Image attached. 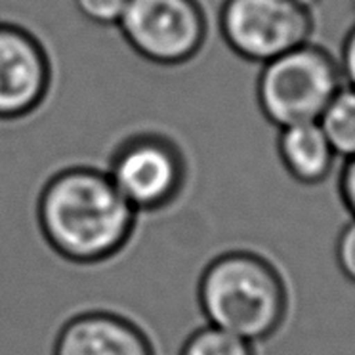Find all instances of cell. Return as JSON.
<instances>
[{
    "label": "cell",
    "mask_w": 355,
    "mask_h": 355,
    "mask_svg": "<svg viewBox=\"0 0 355 355\" xmlns=\"http://www.w3.org/2000/svg\"><path fill=\"white\" fill-rule=\"evenodd\" d=\"M35 214L48 247L63 260L83 266L123 250L138 220L107 170L92 166L54 174L40 191Z\"/></svg>",
    "instance_id": "obj_1"
},
{
    "label": "cell",
    "mask_w": 355,
    "mask_h": 355,
    "mask_svg": "<svg viewBox=\"0 0 355 355\" xmlns=\"http://www.w3.org/2000/svg\"><path fill=\"white\" fill-rule=\"evenodd\" d=\"M197 294L209 324L252 344L279 331L288 306L277 268L250 250L216 256L202 271Z\"/></svg>",
    "instance_id": "obj_2"
},
{
    "label": "cell",
    "mask_w": 355,
    "mask_h": 355,
    "mask_svg": "<svg viewBox=\"0 0 355 355\" xmlns=\"http://www.w3.org/2000/svg\"><path fill=\"white\" fill-rule=\"evenodd\" d=\"M342 86L338 60L309 40L260 65L256 103L263 119L277 128L317 123Z\"/></svg>",
    "instance_id": "obj_3"
},
{
    "label": "cell",
    "mask_w": 355,
    "mask_h": 355,
    "mask_svg": "<svg viewBox=\"0 0 355 355\" xmlns=\"http://www.w3.org/2000/svg\"><path fill=\"white\" fill-rule=\"evenodd\" d=\"M216 25L201 0H128L116 27L141 58L174 65L199 54Z\"/></svg>",
    "instance_id": "obj_4"
},
{
    "label": "cell",
    "mask_w": 355,
    "mask_h": 355,
    "mask_svg": "<svg viewBox=\"0 0 355 355\" xmlns=\"http://www.w3.org/2000/svg\"><path fill=\"white\" fill-rule=\"evenodd\" d=\"M218 31L239 60L263 65L309 42L313 16L294 0H222Z\"/></svg>",
    "instance_id": "obj_5"
},
{
    "label": "cell",
    "mask_w": 355,
    "mask_h": 355,
    "mask_svg": "<svg viewBox=\"0 0 355 355\" xmlns=\"http://www.w3.org/2000/svg\"><path fill=\"white\" fill-rule=\"evenodd\" d=\"M191 159L176 141L157 134L128 139L109 162L107 174L136 212L170 207L186 189Z\"/></svg>",
    "instance_id": "obj_6"
},
{
    "label": "cell",
    "mask_w": 355,
    "mask_h": 355,
    "mask_svg": "<svg viewBox=\"0 0 355 355\" xmlns=\"http://www.w3.org/2000/svg\"><path fill=\"white\" fill-rule=\"evenodd\" d=\"M50 62L40 40L14 24H0V119L29 113L44 100Z\"/></svg>",
    "instance_id": "obj_7"
},
{
    "label": "cell",
    "mask_w": 355,
    "mask_h": 355,
    "mask_svg": "<svg viewBox=\"0 0 355 355\" xmlns=\"http://www.w3.org/2000/svg\"><path fill=\"white\" fill-rule=\"evenodd\" d=\"M54 355H153L139 327L111 311H85L58 332Z\"/></svg>",
    "instance_id": "obj_8"
},
{
    "label": "cell",
    "mask_w": 355,
    "mask_h": 355,
    "mask_svg": "<svg viewBox=\"0 0 355 355\" xmlns=\"http://www.w3.org/2000/svg\"><path fill=\"white\" fill-rule=\"evenodd\" d=\"M277 153L286 172L304 186L323 184L338 159L319 123L279 128Z\"/></svg>",
    "instance_id": "obj_9"
},
{
    "label": "cell",
    "mask_w": 355,
    "mask_h": 355,
    "mask_svg": "<svg viewBox=\"0 0 355 355\" xmlns=\"http://www.w3.org/2000/svg\"><path fill=\"white\" fill-rule=\"evenodd\" d=\"M317 123L331 141L334 153L344 161L355 157V88L344 85Z\"/></svg>",
    "instance_id": "obj_10"
},
{
    "label": "cell",
    "mask_w": 355,
    "mask_h": 355,
    "mask_svg": "<svg viewBox=\"0 0 355 355\" xmlns=\"http://www.w3.org/2000/svg\"><path fill=\"white\" fill-rule=\"evenodd\" d=\"M180 355H256L252 342L207 324L184 342Z\"/></svg>",
    "instance_id": "obj_11"
},
{
    "label": "cell",
    "mask_w": 355,
    "mask_h": 355,
    "mask_svg": "<svg viewBox=\"0 0 355 355\" xmlns=\"http://www.w3.org/2000/svg\"><path fill=\"white\" fill-rule=\"evenodd\" d=\"M80 16L98 25H116L128 0H73Z\"/></svg>",
    "instance_id": "obj_12"
},
{
    "label": "cell",
    "mask_w": 355,
    "mask_h": 355,
    "mask_svg": "<svg viewBox=\"0 0 355 355\" xmlns=\"http://www.w3.org/2000/svg\"><path fill=\"white\" fill-rule=\"evenodd\" d=\"M334 258L340 271L355 285V218H352V222L340 232L334 247Z\"/></svg>",
    "instance_id": "obj_13"
},
{
    "label": "cell",
    "mask_w": 355,
    "mask_h": 355,
    "mask_svg": "<svg viewBox=\"0 0 355 355\" xmlns=\"http://www.w3.org/2000/svg\"><path fill=\"white\" fill-rule=\"evenodd\" d=\"M338 65L342 78H344V85L355 88V27H352L347 31L346 39L342 42Z\"/></svg>",
    "instance_id": "obj_14"
},
{
    "label": "cell",
    "mask_w": 355,
    "mask_h": 355,
    "mask_svg": "<svg viewBox=\"0 0 355 355\" xmlns=\"http://www.w3.org/2000/svg\"><path fill=\"white\" fill-rule=\"evenodd\" d=\"M338 193L344 207L355 218V157L347 159L340 170L338 176Z\"/></svg>",
    "instance_id": "obj_15"
},
{
    "label": "cell",
    "mask_w": 355,
    "mask_h": 355,
    "mask_svg": "<svg viewBox=\"0 0 355 355\" xmlns=\"http://www.w3.org/2000/svg\"><path fill=\"white\" fill-rule=\"evenodd\" d=\"M294 2H296V4H300V6H304V8L313 10L317 4H321L323 0H294Z\"/></svg>",
    "instance_id": "obj_16"
},
{
    "label": "cell",
    "mask_w": 355,
    "mask_h": 355,
    "mask_svg": "<svg viewBox=\"0 0 355 355\" xmlns=\"http://www.w3.org/2000/svg\"><path fill=\"white\" fill-rule=\"evenodd\" d=\"M354 8H355V0H354Z\"/></svg>",
    "instance_id": "obj_17"
}]
</instances>
